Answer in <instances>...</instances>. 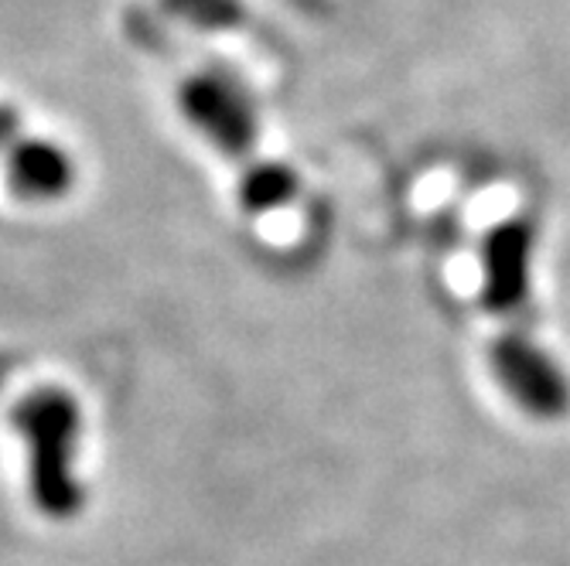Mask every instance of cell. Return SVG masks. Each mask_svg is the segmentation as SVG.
<instances>
[{
	"instance_id": "1",
	"label": "cell",
	"mask_w": 570,
	"mask_h": 566,
	"mask_svg": "<svg viewBox=\"0 0 570 566\" xmlns=\"http://www.w3.org/2000/svg\"><path fill=\"white\" fill-rule=\"evenodd\" d=\"M14 430L28 447V491L38 512L51 523L76 519L86 505L79 403L66 389H38L14 406Z\"/></svg>"
},
{
	"instance_id": "2",
	"label": "cell",
	"mask_w": 570,
	"mask_h": 566,
	"mask_svg": "<svg viewBox=\"0 0 570 566\" xmlns=\"http://www.w3.org/2000/svg\"><path fill=\"white\" fill-rule=\"evenodd\" d=\"M492 376L527 417L553 424L570 414V379L557 358L527 335H502L492 351Z\"/></svg>"
},
{
	"instance_id": "3",
	"label": "cell",
	"mask_w": 570,
	"mask_h": 566,
	"mask_svg": "<svg viewBox=\"0 0 570 566\" xmlns=\"http://www.w3.org/2000/svg\"><path fill=\"white\" fill-rule=\"evenodd\" d=\"M178 107L185 120L226 153H246L256 143V110L246 89L226 72H198L181 92Z\"/></svg>"
},
{
	"instance_id": "4",
	"label": "cell",
	"mask_w": 570,
	"mask_h": 566,
	"mask_svg": "<svg viewBox=\"0 0 570 566\" xmlns=\"http://www.w3.org/2000/svg\"><path fill=\"white\" fill-rule=\"evenodd\" d=\"M533 226L523 219L499 222L482 239V304L492 315L520 311L533 280Z\"/></svg>"
},
{
	"instance_id": "5",
	"label": "cell",
	"mask_w": 570,
	"mask_h": 566,
	"mask_svg": "<svg viewBox=\"0 0 570 566\" xmlns=\"http://www.w3.org/2000/svg\"><path fill=\"white\" fill-rule=\"evenodd\" d=\"M76 168L51 140H21L8 153V185L24 201H56L69 195Z\"/></svg>"
},
{
	"instance_id": "6",
	"label": "cell",
	"mask_w": 570,
	"mask_h": 566,
	"mask_svg": "<svg viewBox=\"0 0 570 566\" xmlns=\"http://www.w3.org/2000/svg\"><path fill=\"white\" fill-rule=\"evenodd\" d=\"M239 195H243V205L249 212L281 209L284 201H291L297 195V175L284 165H261L246 175Z\"/></svg>"
},
{
	"instance_id": "7",
	"label": "cell",
	"mask_w": 570,
	"mask_h": 566,
	"mask_svg": "<svg viewBox=\"0 0 570 566\" xmlns=\"http://www.w3.org/2000/svg\"><path fill=\"white\" fill-rule=\"evenodd\" d=\"M161 4L185 24L202 31H226L243 18L239 0H161Z\"/></svg>"
},
{
	"instance_id": "8",
	"label": "cell",
	"mask_w": 570,
	"mask_h": 566,
	"mask_svg": "<svg viewBox=\"0 0 570 566\" xmlns=\"http://www.w3.org/2000/svg\"><path fill=\"white\" fill-rule=\"evenodd\" d=\"M14 133H18V117L11 110H0V150L11 143Z\"/></svg>"
}]
</instances>
